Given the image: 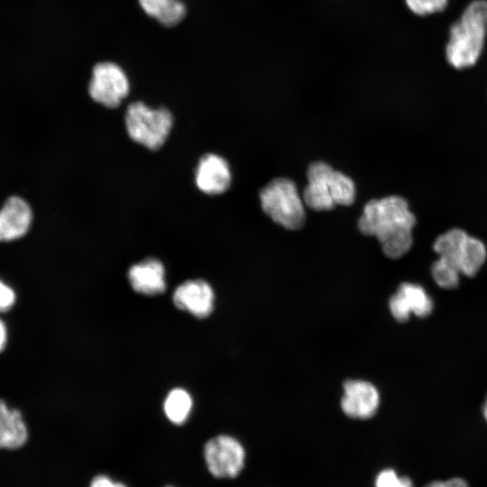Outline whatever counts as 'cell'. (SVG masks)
Segmentation results:
<instances>
[{
    "label": "cell",
    "instance_id": "19",
    "mask_svg": "<svg viewBox=\"0 0 487 487\" xmlns=\"http://www.w3.org/2000/svg\"><path fill=\"white\" fill-rule=\"evenodd\" d=\"M408 7L418 15H428L443 11L447 0H405Z\"/></svg>",
    "mask_w": 487,
    "mask_h": 487
},
{
    "label": "cell",
    "instance_id": "20",
    "mask_svg": "<svg viewBox=\"0 0 487 487\" xmlns=\"http://www.w3.org/2000/svg\"><path fill=\"white\" fill-rule=\"evenodd\" d=\"M375 487H413L408 477L399 476L393 470L381 471L375 481Z\"/></svg>",
    "mask_w": 487,
    "mask_h": 487
},
{
    "label": "cell",
    "instance_id": "2",
    "mask_svg": "<svg viewBox=\"0 0 487 487\" xmlns=\"http://www.w3.org/2000/svg\"><path fill=\"white\" fill-rule=\"evenodd\" d=\"M486 33L487 1H473L450 28L446 47L448 63L457 69L474 65L482 51Z\"/></svg>",
    "mask_w": 487,
    "mask_h": 487
},
{
    "label": "cell",
    "instance_id": "3",
    "mask_svg": "<svg viewBox=\"0 0 487 487\" xmlns=\"http://www.w3.org/2000/svg\"><path fill=\"white\" fill-rule=\"evenodd\" d=\"M308 180L303 192L304 203L317 211L330 210L335 205L349 206L355 198V185L344 173L324 161L311 163L307 170Z\"/></svg>",
    "mask_w": 487,
    "mask_h": 487
},
{
    "label": "cell",
    "instance_id": "25",
    "mask_svg": "<svg viewBox=\"0 0 487 487\" xmlns=\"http://www.w3.org/2000/svg\"><path fill=\"white\" fill-rule=\"evenodd\" d=\"M482 412H483L484 418L487 421V399H486V401L484 403Z\"/></svg>",
    "mask_w": 487,
    "mask_h": 487
},
{
    "label": "cell",
    "instance_id": "11",
    "mask_svg": "<svg viewBox=\"0 0 487 487\" xmlns=\"http://www.w3.org/2000/svg\"><path fill=\"white\" fill-rule=\"evenodd\" d=\"M379 405L380 394L372 383L362 380L345 382L341 408L348 417L370 418L376 413Z\"/></svg>",
    "mask_w": 487,
    "mask_h": 487
},
{
    "label": "cell",
    "instance_id": "10",
    "mask_svg": "<svg viewBox=\"0 0 487 487\" xmlns=\"http://www.w3.org/2000/svg\"><path fill=\"white\" fill-rule=\"evenodd\" d=\"M173 304L198 318L208 317L215 303V293L211 285L200 279L185 280L172 294Z\"/></svg>",
    "mask_w": 487,
    "mask_h": 487
},
{
    "label": "cell",
    "instance_id": "5",
    "mask_svg": "<svg viewBox=\"0 0 487 487\" xmlns=\"http://www.w3.org/2000/svg\"><path fill=\"white\" fill-rule=\"evenodd\" d=\"M260 201L263 212L284 228L297 230L304 225V205L292 180L272 179L261 190Z\"/></svg>",
    "mask_w": 487,
    "mask_h": 487
},
{
    "label": "cell",
    "instance_id": "22",
    "mask_svg": "<svg viewBox=\"0 0 487 487\" xmlns=\"http://www.w3.org/2000/svg\"><path fill=\"white\" fill-rule=\"evenodd\" d=\"M88 487H128L124 482L116 481L107 474L100 473L94 476Z\"/></svg>",
    "mask_w": 487,
    "mask_h": 487
},
{
    "label": "cell",
    "instance_id": "17",
    "mask_svg": "<svg viewBox=\"0 0 487 487\" xmlns=\"http://www.w3.org/2000/svg\"><path fill=\"white\" fill-rule=\"evenodd\" d=\"M192 408V397L183 388L170 391L163 401V412L168 420L174 425L184 424L189 418Z\"/></svg>",
    "mask_w": 487,
    "mask_h": 487
},
{
    "label": "cell",
    "instance_id": "24",
    "mask_svg": "<svg viewBox=\"0 0 487 487\" xmlns=\"http://www.w3.org/2000/svg\"><path fill=\"white\" fill-rule=\"evenodd\" d=\"M8 333L5 323L0 318V353H2L7 343Z\"/></svg>",
    "mask_w": 487,
    "mask_h": 487
},
{
    "label": "cell",
    "instance_id": "14",
    "mask_svg": "<svg viewBox=\"0 0 487 487\" xmlns=\"http://www.w3.org/2000/svg\"><path fill=\"white\" fill-rule=\"evenodd\" d=\"M32 219L29 204L19 197H10L0 210V242L23 236L30 228Z\"/></svg>",
    "mask_w": 487,
    "mask_h": 487
},
{
    "label": "cell",
    "instance_id": "23",
    "mask_svg": "<svg viewBox=\"0 0 487 487\" xmlns=\"http://www.w3.org/2000/svg\"><path fill=\"white\" fill-rule=\"evenodd\" d=\"M425 487H468L464 480L461 478H452L446 481H436L428 483Z\"/></svg>",
    "mask_w": 487,
    "mask_h": 487
},
{
    "label": "cell",
    "instance_id": "21",
    "mask_svg": "<svg viewBox=\"0 0 487 487\" xmlns=\"http://www.w3.org/2000/svg\"><path fill=\"white\" fill-rule=\"evenodd\" d=\"M16 302L15 291L2 280H0V313L12 309Z\"/></svg>",
    "mask_w": 487,
    "mask_h": 487
},
{
    "label": "cell",
    "instance_id": "8",
    "mask_svg": "<svg viewBox=\"0 0 487 487\" xmlns=\"http://www.w3.org/2000/svg\"><path fill=\"white\" fill-rule=\"evenodd\" d=\"M129 90L127 76L118 65L101 62L94 67L88 93L95 102L115 108L127 96Z\"/></svg>",
    "mask_w": 487,
    "mask_h": 487
},
{
    "label": "cell",
    "instance_id": "26",
    "mask_svg": "<svg viewBox=\"0 0 487 487\" xmlns=\"http://www.w3.org/2000/svg\"><path fill=\"white\" fill-rule=\"evenodd\" d=\"M165 487H173V486H171V485H167V486H165Z\"/></svg>",
    "mask_w": 487,
    "mask_h": 487
},
{
    "label": "cell",
    "instance_id": "4",
    "mask_svg": "<svg viewBox=\"0 0 487 487\" xmlns=\"http://www.w3.org/2000/svg\"><path fill=\"white\" fill-rule=\"evenodd\" d=\"M124 123L127 134L134 142L155 151L166 142L174 119L167 107L152 108L137 101L127 107Z\"/></svg>",
    "mask_w": 487,
    "mask_h": 487
},
{
    "label": "cell",
    "instance_id": "7",
    "mask_svg": "<svg viewBox=\"0 0 487 487\" xmlns=\"http://www.w3.org/2000/svg\"><path fill=\"white\" fill-rule=\"evenodd\" d=\"M203 456L212 476L219 479L234 478L244 467L245 452L234 437L218 435L207 441Z\"/></svg>",
    "mask_w": 487,
    "mask_h": 487
},
{
    "label": "cell",
    "instance_id": "13",
    "mask_svg": "<svg viewBox=\"0 0 487 487\" xmlns=\"http://www.w3.org/2000/svg\"><path fill=\"white\" fill-rule=\"evenodd\" d=\"M166 271L161 261L149 257L133 264L127 271L128 281L133 290L154 296L166 290Z\"/></svg>",
    "mask_w": 487,
    "mask_h": 487
},
{
    "label": "cell",
    "instance_id": "18",
    "mask_svg": "<svg viewBox=\"0 0 487 487\" xmlns=\"http://www.w3.org/2000/svg\"><path fill=\"white\" fill-rule=\"evenodd\" d=\"M431 274L435 282L442 289H451L458 286L459 270L449 261L438 257L431 266Z\"/></svg>",
    "mask_w": 487,
    "mask_h": 487
},
{
    "label": "cell",
    "instance_id": "1",
    "mask_svg": "<svg viewBox=\"0 0 487 487\" xmlns=\"http://www.w3.org/2000/svg\"><path fill=\"white\" fill-rule=\"evenodd\" d=\"M416 217L405 198L389 196L369 201L358 221L360 231L379 240L382 252L391 259L405 255L413 244Z\"/></svg>",
    "mask_w": 487,
    "mask_h": 487
},
{
    "label": "cell",
    "instance_id": "16",
    "mask_svg": "<svg viewBox=\"0 0 487 487\" xmlns=\"http://www.w3.org/2000/svg\"><path fill=\"white\" fill-rule=\"evenodd\" d=\"M142 10L162 25L178 24L186 14L185 5L179 0H139Z\"/></svg>",
    "mask_w": 487,
    "mask_h": 487
},
{
    "label": "cell",
    "instance_id": "15",
    "mask_svg": "<svg viewBox=\"0 0 487 487\" xmlns=\"http://www.w3.org/2000/svg\"><path fill=\"white\" fill-rule=\"evenodd\" d=\"M28 438V427L21 411L0 400V449H19Z\"/></svg>",
    "mask_w": 487,
    "mask_h": 487
},
{
    "label": "cell",
    "instance_id": "9",
    "mask_svg": "<svg viewBox=\"0 0 487 487\" xmlns=\"http://www.w3.org/2000/svg\"><path fill=\"white\" fill-rule=\"evenodd\" d=\"M434 304L427 290L420 285L403 282L389 300L392 317L399 322L407 321L413 314L426 317L433 311Z\"/></svg>",
    "mask_w": 487,
    "mask_h": 487
},
{
    "label": "cell",
    "instance_id": "12",
    "mask_svg": "<svg viewBox=\"0 0 487 487\" xmlns=\"http://www.w3.org/2000/svg\"><path fill=\"white\" fill-rule=\"evenodd\" d=\"M231 181V170L225 159L216 153H207L199 159L195 170V183L201 192L222 194L228 189Z\"/></svg>",
    "mask_w": 487,
    "mask_h": 487
},
{
    "label": "cell",
    "instance_id": "6",
    "mask_svg": "<svg viewBox=\"0 0 487 487\" xmlns=\"http://www.w3.org/2000/svg\"><path fill=\"white\" fill-rule=\"evenodd\" d=\"M438 257L452 262L461 275L475 276L487 259L485 244L464 230L452 228L437 236L433 244Z\"/></svg>",
    "mask_w": 487,
    "mask_h": 487
}]
</instances>
